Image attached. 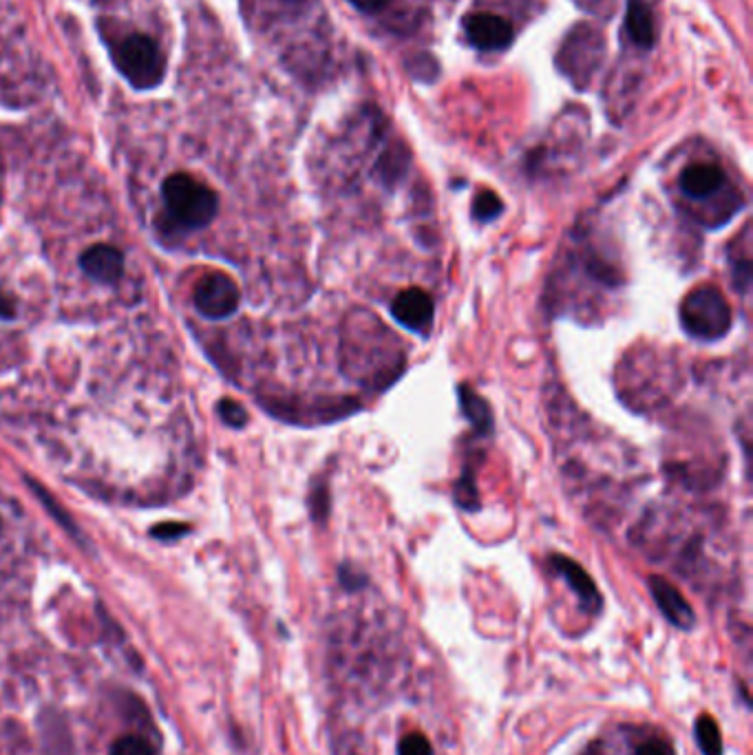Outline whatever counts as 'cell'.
I'll return each instance as SVG.
<instances>
[{"mask_svg":"<svg viewBox=\"0 0 753 755\" xmlns=\"http://www.w3.org/2000/svg\"><path fill=\"white\" fill-rule=\"evenodd\" d=\"M82 270L98 283H115L122 276L124 257L113 246H93L82 254Z\"/></svg>","mask_w":753,"mask_h":755,"instance_id":"30bf717a","label":"cell"},{"mask_svg":"<svg viewBox=\"0 0 753 755\" xmlns=\"http://www.w3.org/2000/svg\"><path fill=\"white\" fill-rule=\"evenodd\" d=\"M504 212V204L502 199L497 197L493 190H484V193H480L475 197V204H473V217L477 221H495L497 217H500Z\"/></svg>","mask_w":753,"mask_h":755,"instance_id":"9a60e30c","label":"cell"},{"mask_svg":"<svg viewBox=\"0 0 753 755\" xmlns=\"http://www.w3.org/2000/svg\"><path fill=\"white\" fill-rule=\"evenodd\" d=\"M219 416H221V420L230 424V427H235V429L246 427V422H248L246 409H243L241 404L235 402V400H221L219 402Z\"/></svg>","mask_w":753,"mask_h":755,"instance_id":"ac0fdd59","label":"cell"},{"mask_svg":"<svg viewBox=\"0 0 753 755\" xmlns=\"http://www.w3.org/2000/svg\"><path fill=\"white\" fill-rule=\"evenodd\" d=\"M650 592L667 621L681 627V630H692L696 625V614L692 610V605L687 603V599L670 581H665L661 577H650Z\"/></svg>","mask_w":753,"mask_h":755,"instance_id":"52a82bcc","label":"cell"},{"mask_svg":"<svg viewBox=\"0 0 753 755\" xmlns=\"http://www.w3.org/2000/svg\"><path fill=\"white\" fill-rule=\"evenodd\" d=\"M188 524H179V521H166V524H159L153 528V537L157 539H177L188 533Z\"/></svg>","mask_w":753,"mask_h":755,"instance_id":"44dd1931","label":"cell"},{"mask_svg":"<svg viewBox=\"0 0 753 755\" xmlns=\"http://www.w3.org/2000/svg\"><path fill=\"white\" fill-rule=\"evenodd\" d=\"M398 755H433V747L427 736H422V733H407V736L398 742Z\"/></svg>","mask_w":753,"mask_h":755,"instance_id":"e0dca14e","label":"cell"},{"mask_svg":"<svg viewBox=\"0 0 753 755\" xmlns=\"http://www.w3.org/2000/svg\"><path fill=\"white\" fill-rule=\"evenodd\" d=\"M338 579H341V586L349 592L360 590L367 583V577L360 570H354L352 566H343L341 572H338Z\"/></svg>","mask_w":753,"mask_h":755,"instance_id":"ffe728a7","label":"cell"},{"mask_svg":"<svg viewBox=\"0 0 753 755\" xmlns=\"http://www.w3.org/2000/svg\"><path fill=\"white\" fill-rule=\"evenodd\" d=\"M731 323H734V314L725 299V294L716 290L714 285H701L696 290L689 292L681 303V325L696 340L703 343H716L723 340Z\"/></svg>","mask_w":753,"mask_h":755,"instance_id":"6da1fadb","label":"cell"},{"mask_svg":"<svg viewBox=\"0 0 753 755\" xmlns=\"http://www.w3.org/2000/svg\"><path fill=\"white\" fill-rule=\"evenodd\" d=\"M464 31L471 45L482 51H502L511 47L515 38L511 20L486 12L466 16Z\"/></svg>","mask_w":753,"mask_h":755,"instance_id":"5b68a950","label":"cell"},{"mask_svg":"<svg viewBox=\"0 0 753 755\" xmlns=\"http://www.w3.org/2000/svg\"><path fill=\"white\" fill-rule=\"evenodd\" d=\"M241 301L237 283L224 272H212L201 279L195 290L197 310L208 318H228L237 312Z\"/></svg>","mask_w":753,"mask_h":755,"instance_id":"277c9868","label":"cell"},{"mask_svg":"<svg viewBox=\"0 0 753 755\" xmlns=\"http://www.w3.org/2000/svg\"><path fill=\"white\" fill-rule=\"evenodd\" d=\"M634 755H676V751H674V747L667 740L656 738V740L643 742L641 747L634 751Z\"/></svg>","mask_w":753,"mask_h":755,"instance_id":"7402d4cb","label":"cell"},{"mask_svg":"<svg viewBox=\"0 0 753 755\" xmlns=\"http://www.w3.org/2000/svg\"><path fill=\"white\" fill-rule=\"evenodd\" d=\"M164 199L168 212L184 228H204L217 215L215 190L186 173H177L166 179Z\"/></svg>","mask_w":753,"mask_h":755,"instance_id":"7a4b0ae2","label":"cell"},{"mask_svg":"<svg viewBox=\"0 0 753 755\" xmlns=\"http://www.w3.org/2000/svg\"><path fill=\"white\" fill-rule=\"evenodd\" d=\"M433 314H436V310H433L431 296L418 290V287H409V290L396 294V299L391 301V316L413 334L427 336L433 325Z\"/></svg>","mask_w":753,"mask_h":755,"instance_id":"8992f818","label":"cell"},{"mask_svg":"<svg viewBox=\"0 0 753 755\" xmlns=\"http://www.w3.org/2000/svg\"><path fill=\"white\" fill-rule=\"evenodd\" d=\"M625 31H628V38L636 47H654L656 27L648 0H628V9H625Z\"/></svg>","mask_w":753,"mask_h":755,"instance_id":"8fae6325","label":"cell"},{"mask_svg":"<svg viewBox=\"0 0 753 755\" xmlns=\"http://www.w3.org/2000/svg\"><path fill=\"white\" fill-rule=\"evenodd\" d=\"M109 755H155V747L142 736H122L111 744Z\"/></svg>","mask_w":753,"mask_h":755,"instance_id":"2e32d148","label":"cell"},{"mask_svg":"<svg viewBox=\"0 0 753 755\" xmlns=\"http://www.w3.org/2000/svg\"><path fill=\"white\" fill-rule=\"evenodd\" d=\"M694 736L703 755H723V738H720V729L712 716H698Z\"/></svg>","mask_w":753,"mask_h":755,"instance_id":"5bb4252c","label":"cell"},{"mask_svg":"<svg viewBox=\"0 0 753 755\" xmlns=\"http://www.w3.org/2000/svg\"><path fill=\"white\" fill-rule=\"evenodd\" d=\"M550 566H553V570L559 574V577L568 583V588L577 594L583 610H588V612L601 610L603 601H601V594L595 586V581L590 579V574L583 570L579 563H575L564 555H553L550 557Z\"/></svg>","mask_w":753,"mask_h":755,"instance_id":"ba28073f","label":"cell"},{"mask_svg":"<svg viewBox=\"0 0 753 755\" xmlns=\"http://www.w3.org/2000/svg\"><path fill=\"white\" fill-rule=\"evenodd\" d=\"M727 186L725 170L718 164H692L683 170L681 190L687 199L705 201Z\"/></svg>","mask_w":753,"mask_h":755,"instance_id":"9c48e42d","label":"cell"},{"mask_svg":"<svg viewBox=\"0 0 753 755\" xmlns=\"http://www.w3.org/2000/svg\"><path fill=\"white\" fill-rule=\"evenodd\" d=\"M113 60L135 89H155L164 80L166 62L162 49L148 36L135 34L122 40L113 51Z\"/></svg>","mask_w":753,"mask_h":755,"instance_id":"3957f363","label":"cell"},{"mask_svg":"<svg viewBox=\"0 0 753 755\" xmlns=\"http://www.w3.org/2000/svg\"><path fill=\"white\" fill-rule=\"evenodd\" d=\"M453 497H455V504H458L462 510H466V513H475V510H480V491H477V482H475V473L471 469V464H466L462 475L455 480Z\"/></svg>","mask_w":753,"mask_h":755,"instance_id":"4fadbf2b","label":"cell"},{"mask_svg":"<svg viewBox=\"0 0 753 755\" xmlns=\"http://www.w3.org/2000/svg\"><path fill=\"white\" fill-rule=\"evenodd\" d=\"M14 312H16L14 310V301L9 299L7 294L0 292V316H3V318H12Z\"/></svg>","mask_w":753,"mask_h":755,"instance_id":"cb8c5ba5","label":"cell"},{"mask_svg":"<svg viewBox=\"0 0 753 755\" xmlns=\"http://www.w3.org/2000/svg\"><path fill=\"white\" fill-rule=\"evenodd\" d=\"M460 409L464 418L471 422V427L477 435H491L493 433V413L489 402H486L475 389L460 385L458 387Z\"/></svg>","mask_w":753,"mask_h":755,"instance_id":"7c38bea8","label":"cell"},{"mask_svg":"<svg viewBox=\"0 0 753 755\" xmlns=\"http://www.w3.org/2000/svg\"><path fill=\"white\" fill-rule=\"evenodd\" d=\"M31 488H34V491H36V495H40L42 497V502H45V506L51 510V513H53V517H56L58 521H60V524L62 526H65V528H69V530H76V524H71V521H69V517L65 515V513H62V510H60V506L56 504V499H53L47 491H45V488H42L38 482H31Z\"/></svg>","mask_w":753,"mask_h":755,"instance_id":"d6986e66","label":"cell"},{"mask_svg":"<svg viewBox=\"0 0 753 755\" xmlns=\"http://www.w3.org/2000/svg\"><path fill=\"white\" fill-rule=\"evenodd\" d=\"M349 3H352L356 9H360V12L371 14V12H378L380 7H385L387 0H349Z\"/></svg>","mask_w":753,"mask_h":755,"instance_id":"603a6c76","label":"cell"},{"mask_svg":"<svg viewBox=\"0 0 753 755\" xmlns=\"http://www.w3.org/2000/svg\"><path fill=\"white\" fill-rule=\"evenodd\" d=\"M288 3H305V0H288Z\"/></svg>","mask_w":753,"mask_h":755,"instance_id":"d4e9b609","label":"cell"}]
</instances>
